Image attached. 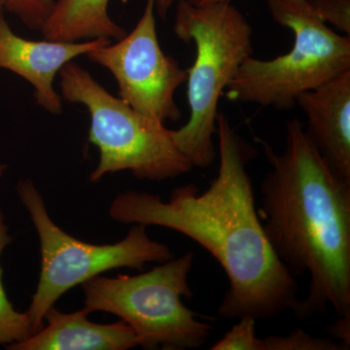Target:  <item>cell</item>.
<instances>
[{
    "instance_id": "cell-1",
    "label": "cell",
    "mask_w": 350,
    "mask_h": 350,
    "mask_svg": "<svg viewBox=\"0 0 350 350\" xmlns=\"http://www.w3.org/2000/svg\"><path fill=\"white\" fill-rule=\"evenodd\" d=\"M216 135L218 174L204 192L189 183L175 188L163 202L160 196L128 191L112 200L108 213L123 224L174 230L208 251L229 280L219 317L257 320L295 312L298 283L271 248L255 206L247 165L256 150L222 112Z\"/></svg>"
},
{
    "instance_id": "cell-2",
    "label": "cell",
    "mask_w": 350,
    "mask_h": 350,
    "mask_svg": "<svg viewBox=\"0 0 350 350\" xmlns=\"http://www.w3.org/2000/svg\"><path fill=\"white\" fill-rule=\"evenodd\" d=\"M259 142L271 165L257 209L265 234L294 278L310 276L295 314L308 319L331 306L350 317V183L332 172L297 118L287 121L283 153Z\"/></svg>"
},
{
    "instance_id": "cell-3",
    "label": "cell",
    "mask_w": 350,
    "mask_h": 350,
    "mask_svg": "<svg viewBox=\"0 0 350 350\" xmlns=\"http://www.w3.org/2000/svg\"><path fill=\"white\" fill-rule=\"evenodd\" d=\"M175 36L193 41L196 59L188 69L190 117L178 130H170L177 148L193 167H208L217 157L218 103L246 59L253 56V29L232 2L195 6L179 0L175 11Z\"/></svg>"
},
{
    "instance_id": "cell-4",
    "label": "cell",
    "mask_w": 350,
    "mask_h": 350,
    "mask_svg": "<svg viewBox=\"0 0 350 350\" xmlns=\"http://www.w3.org/2000/svg\"><path fill=\"white\" fill-rule=\"evenodd\" d=\"M278 25L294 33L287 54L262 61L250 57L227 87L229 100L288 110L301 94L350 70L349 36L336 33L310 0H267Z\"/></svg>"
},
{
    "instance_id": "cell-5",
    "label": "cell",
    "mask_w": 350,
    "mask_h": 350,
    "mask_svg": "<svg viewBox=\"0 0 350 350\" xmlns=\"http://www.w3.org/2000/svg\"><path fill=\"white\" fill-rule=\"evenodd\" d=\"M193 262L194 253L188 251L140 275L96 276L82 284L84 308L117 315L145 349H200L213 326L182 301L193 297L188 282Z\"/></svg>"
},
{
    "instance_id": "cell-6",
    "label": "cell",
    "mask_w": 350,
    "mask_h": 350,
    "mask_svg": "<svg viewBox=\"0 0 350 350\" xmlns=\"http://www.w3.org/2000/svg\"><path fill=\"white\" fill-rule=\"evenodd\" d=\"M64 100L81 103L91 116L89 142L100 150L90 182L129 170L135 177L161 182L187 174L192 163L177 148L165 124L135 111L112 96L75 62L59 70Z\"/></svg>"
},
{
    "instance_id": "cell-7",
    "label": "cell",
    "mask_w": 350,
    "mask_h": 350,
    "mask_svg": "<svg viewBox=\"0 0 350 350\" xmlns=\"http://www.w3.org/2000/svg\"><path fill=\"white\" fill-rule=\"evenodd\" d=\"M40 243V275L27 313L32 334L44 326L46 313L69 290L112 269H142L149 262L174 258L167 244L148 236L147 226L133 224L116 243L92 244L75 239L55 224L36 184L24 179L16 187Z\"/></svg>"
},
{
    "instance_id": "cell-8",
    "label": "cell",
    "mask_w": 350,
    "mask_h": 350,
    "mask_svg": "<svg viewBox=\"0 0 350 350\" xmlns=\"http://www.w3.org/2000/svg\"><path fill=\"white\" fill-rule=\"evenodd\" d=\"M156 0H147L135 29L116 42L96 48L86 56L108 69L118 83L120 98L154 121H178L177 89L187 81V70L163 53L156 31Z\"/></svg>"
},
{
    "instance_id": "cell-9",
    "label": "cell",
    "mask_w": 350,
    "mask_h": 350,
    "mask_svg": "<svg viewBox=\"0 0 350 350\" xmlns=\"http://www.w3.org/2000/svg\"><path fill=\"white\" fill-rule=\"evenodd\" d=\"M110 43L109 39L64 42L46 39L29 40L17 36L0 11V68L12 71L31 83L36 103L51 114L63 110L54 80L62 68L77 57Z\"/></svg>"
},
{
    "instance_id": "cell-10",
    "label": "cell",
    "mask_w": 350,
    "mask_h": 350,
    "mask_svg": "<svg viewBox=\"0 0 350 350\" xmlns=\"http://www.w3.org/2000/svg\"><path fill=\"white\" fill-rule=\"evenodd\" d=\"M306 135L338 178L350 183V70L297 98Z\"/></svg>"
},
{
    "instance_id": "cell-11",
    "label": "cell",
    "mask_w": 350,
    "mask_h": 350,
    "mask_svg": "<svg viewBox=\"0 0 350 350\" xmlns=\"http://www.w3.org/2000/svg\"><path fill=\"white\" fill-rule=\"evenodd\" d=\"M86 308L71 313L55 306L46 313L43 326L29 338L6 347L9 350H126L140 347L135 331L123 320L112 324L90 321Z\"/></svg>"
},
{
    "instance_id": "cell-12",
    "label": "cell",
    "mask_w": 350,
    "mask_h": 350,
    "mask_svg": "<svg viewBox=\"0 0 350 350\" xmlns=\"http://www.w3.org/2000/svg\"><path fill=\"white\" fill-rule=\"evenodd\" d=\"M109 0H56L41 29L44 38L64 42L82 39L119 40L126 32L108 14Z\"/></svg>"
},
{
    "instance_id": "cell-13",
    "label": "cell",
    "mask_w": 350,
    "mask_h": 350,
    "mask_svg": "<svg viewBox=\"0 0 350 350\" xmlns=\"http://www.w3.org/2000/svg\"><path fill=\"white\" fill-rule=\"evenodd\" d=\"M8 226L0 206V259L7 246L12 243ZM32 335L31 324L27 313L20 312L14 308L7 297L2 282V268L0 262V345L4 347L22 342Z\"/></svg>"
},
{
    "instance_id": "cell-14",
    "label": "cell",
    "mask_w": 350,
    "mask_h": 350,
    "mask_svg": "<svg viewBox=\"0 0 350 350\" xmlns=\"http://www.w3.org/2000/svg\"><path fill=\"white\" fill-rule=\"evenodd\" d=\"M342 342L333 338H315L301 329H297L289 335L269 336L262 338V350H345Z\"/></svg>"
},
{
    "instance_id": "cell-15",
    "label": "cell",
    "mask_w": 350,
    "mask_h": 350,
    "mask_svg": "<svg viewBox=\"0 0 350 350\" xmlns=\"http://www.w3.org/2000/svg\"><path fill=\"white\" fill-rule=\"evenodd\" d=\"M239 319V323L214 344L211 349L262 350V338L256 336V319L250 317Z\"/></svg>"
},
{
    "instance_id": "cell-16",
    "label": "cell",
    "mask_w": 350,
    "mask_h": 350,
    "mask_svg": "<svg viewBox=\"0 0 350 350\" xmlns=\"http://www.w3.org/2000/svg\"><path fill=\"white\" fill-rule=\"evenodd\" d=\"M55 3L56 0H3V8L17 15L29 29L41 31Z\"/></svg>"
},
{
    "instance_id": "cell-17",
    "label": "cell",
    "mask_w": 350,
    "mask_h": 350,
    "mask_svg": "<svg viewBox=\"0 0 350 350\" xmlns=\"http://www.w3.org/2000/svg\"><path fill=\"white\" fill-rule=\"evenodd\" d=\"M320 19L350 34V0H310Z\"/></svg>"
},
{
    "instance_id": "cell-18",
    "label": "cell",
    "mask_w": 350,
    "mask_h": 350,
    "mask_svg": "<svg viewBox=\"0 0 350 350\" xmlns=\"http://www.w3.org/2000/svg\"><path fill=\"white\" fill-rule=\"evenodd\" d=\"M329 333L349 349L350 317H338L337 321L329 328Z\"/></svg>"
},
{
    "instance_id": "cell-19",
    "label": "cell",
    "mask_w": 350,
    "mask_h": 350,
    "mask_svg": "<svg viewBox=\"0 0 350 350\" xmlns=\"http://www.w3.org/2000/svg\"><path fill=\"white\" fill-rule=\"evenodd\" d=\"M172 2H174V0H156L157 12L162 19L167 18V13H169L170 7L172 5Z\"/></svg>"
},
{
    "instance_id": "cell-20",
    "label": "cell",
    "mask_w": 350,
    "mask_h": 350,
    "mask_svg": "<svg viewBox=\"0 0 350 350\" xmlns=\"http://www.w3.org/2000/svg\"><path fill=\"white\" fill-rule=\"evenodd\" d=\"M189 3L195 6L211 5V4L221 3V2H232V0H186Z\"/></svg>"
},
{
    "instance_id": "cell-21",
    "label": "cell",
    "mask_w": 350,
    "mask_h": 350,
    "mask_svg": "<svg viewBox=\"0 0 350 350\" xmlns=\"http://www.w3.org/2000/svg\"><path fill=\"white\" fill-rule=\"evenodd\" d=\"M6 170L7 165H3V163H0V178L5 174Z\"/></svg>"
},
{
    "instance_id": "cell-22",
    "label": "cell",
    "mask_w": 350,
    "mask_h": 350,
    "mask_svg": "<svg viewBox=\"0 0 350 350\" xmlns=\"http://www.w3.org/2000/svg\"><path fill=\"white\" fill-rule=\"evenodd\" d=\"M3 9V0H0V11H2Z\"/></svg>"
}]
</instances>
